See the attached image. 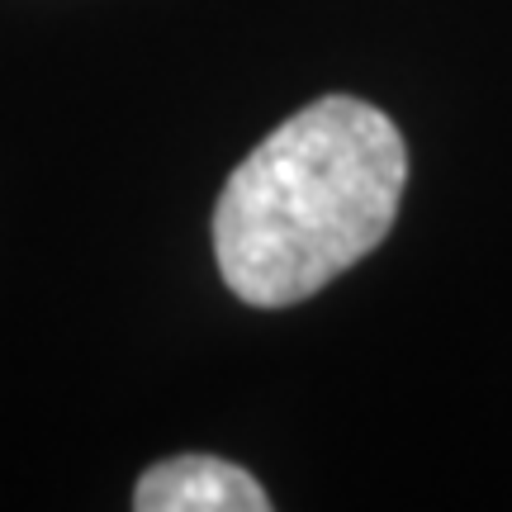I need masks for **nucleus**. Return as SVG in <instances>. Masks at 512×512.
Here are the masks:
<instances>
[{
	"instance_id": "nucleus-1",
	"label": "nucleus",
	"mask_w": 512,
	"mask_h": 512,
	"mask_svg": "<svg viewBox=\"0 0 512 512\" xmlns=\"http://www.w3.org/2000/svg\"><path fill=\"white\" fill-rule=\"evenodd\" d=\"M408 181L403 133L356 95L290 114L214 204L223 285L252 309H290L389 238Z\"/></svg>"
},
{
	"instance_id": "nucleus-2",
	"label": "nucleus",
	"mask_w": 512,
	"mask_h": 512,
	"mask_svg": "<svg viewBox=\"0 0 512 512\" xmlns=\"http://www.w3.org/2000/svg\"><path fill=\"white\" fill-rule=\"evenodd\" d=\"M138 512H266L271 498L242 465L219 456H176L152 465L138 489Z\"/></svg>"
}]
</instances>
